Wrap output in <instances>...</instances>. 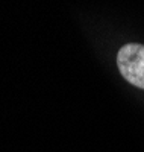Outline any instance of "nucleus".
<instances>
[{"label": "nucleus", "instance_id": "f257e3e1", "mask_svg": "<svg viewBox=\"0 0 144 152\" xmlns=\"http://www.w3.org/2000/svg\"><path fill=\"white\" fill-rule=\"evenodd\" d=\"M117 66L123 78L132 85L144 90V46L129 43L120 47Z\"/></svg>", "mask_w": 144, "mask_h": 152}]
</instances>
